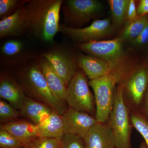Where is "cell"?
Masks as SVG:
<instances>
[{"label": "cell", "instance_id": "1", "mask_svg": "<svg viewBox=\"0 0 148 148\" xmlns=\"http://www.w3.org/2000/svg\"><path fill=\"white\" fill-rule=\"evenodd\" d=\"M62 0H29L27 10V31L43 41L53 42L59 32Z\"/></svg>", "mask_w": 148, "mask_h": 148}, {"label": "cell", "instance_id": "2", "mask_svg": "<svg viewBox=\"0 0 148 148\" xmlns=\"http://www.w3.org/2000/svg\"><path fill=\"white\" fill-rule=\"evenodd\" d=\"M18 77L24 92L31 98L47 105L61 116L68 109L66 101L58 98L51 90L36 61L21 68Z\"/></svg>", "mask_w": 148, "mask_h": 148}, {"label": "cell", "instance_id": "3", "mask_svg": "<svg viewBox=\"0 0 148 148\" xmlns=\"http://www.w3.org/2000/svg\"><path fill=\"white\" fill-rule=\"evenodd\" d=\"M123 86L121 83L116 87L113 107L108 123L113 132L115 147L131 148L132 126L129 108L124 99Z\"/></svg>", "mask_w": 148, "mask_h": 148}, {"label": "cell", "instance_id": "4", "mask_svg": "<svg viewBox=\"0 0 148 148\" xmlns=\"http://www.w3.org/2000/svg\"><path fill=\"white\" fill-rule=\"evenodd\" d=\"M121 77V73L113 71L108 75L88 81L94 92L95 117L98 122L108 123L113 107L116 85Z\"/></svg>", "mask_w": 148, "mask_h": 148}, {"label": "cell", "instance_id": "5", "mask_svg": "<svg viewBox=\"0 0 148 148\" xmlns=\"http://www.w3.org/2000/svg\"><path fill=\"white\" fill-rule=\"evenodd\" d=\"M88 86L84 73L77 71L67 86L66 102L70 108L92 116L95 111V98Z\"/></svg>", "mask_w": 148, "mask_h": 148}, {"label": "cell", "instance_id": "6", "mask_svg": "<svg viewBox=\"0 0 148 148\" xmlns=\"http://www.w3.org/2000/svg\"><path fill=\"white\" fill-rule=\"evenodd\" d=\"M97 0H69L61 6L67 27H81L95 17L102 8Z\"/></svg>", "mask_w": 148, "mask_h": 148}, {"label": "cell", "instance_id": "7", "mask_svg": "<svg viewBox=\"0 0 148 148\" xmlns=\"http://www.w3.org/2000/svg\"><path fill=\"white\" fill-rule=\"evenodd\" d=\"M59 32L81 44L100 41L108 37L112 33L113 27L109 18L94 20L89 26L83 28H71L61 24Z\"/></svg>", "mask_w": 148, "mask_h": 148}, {"label": "cell", "instance_id": "8", "mask_svg": "<svg viewBox=\"0 0 148 148\" xmlns=\"http://www.w3.org/2000/svg\"><path fill=\"white\" fill-rule=\"evenodd\" d=\"M123 43L119 37L113 40L79 44L77 47L88 55L115 65L123 55Z\"/></svg>", "mask_w": 148, "mask_h": 148}, {"label": "cell", "instance_id": "9", "mask_svg": "<svg viewBox=\"0 0 148 148\" xmlns=\"http://www.w3.org/2000/svg\"><path fill=\"white\" fill-rule=\"evenodd\" d=\"M51 64L53 69L63 79L68 86L76 73V58L64 48H54L42 54Z\"/></svg>", "mask_w": 148, "mask_h": 148}, {"label": "cell", "instance_id": "10", "mask_svg": "<svg viewBox=\"0 0 148 148\" xmlns=\"http://www.w3.org/2000/svg\"><path fill=\"white\" fill-rule=\"evenodd\" d=\"M61 116L65 136H77L83 139L90 128L98 122L92 116L70 107Z\"/></svg>", "mask_w": 148, "mask_h": 148}, {"label": "cell", "instance_id": "11", "mask_svg": "<svg viewBox=\"0 0 148 148\" xmlns=\"http://www.w3.org/2000/svg\"><path fill=\"white\" fill-rule=\"evenodd\" d=\"M123 85V92L127 98L125 102L140 110L148 86V69L141 68L135 71Z\"/></svg>", "mask_w": 148, "mask_h": 148}, {"label": "cell", "instance_id": "12", "mask_svg": "<svg viewBox=\"0 0 148 148\" xmlns=\"http://www.w3.org/2000/svg\"><path fill=\"white\" fill-rule=\"evenodd\" d=\"M86 148H114L113 132L108 123L97 122L83 138Z\"/></svg>", "mask_w": 148, "mask_h": 148}, {"label": "cell", "instance_id": "13", "mask_svg": "<svg viewBox=\"0 0 148 148\" xmlns=\"http://www.w3.org/2000/svg\"><path fill=\"white\" fill-rule=\"evenodd\" d=\"M76 58L78 66L90 80L110 73L116 65L101 58L82 53L77 55Z\"/></svg>", "mask_w": 148, "mask_h": 148}, {"label": "cell", "instance_id": "14", "mask_svg": "<svg viewBox=\"0 0 148 148\" xmlns=\"http://www.w3.org/2000/svg\"><path fill=\"white\" fill-rule=\"evenodd\" d=\"M26 96L20 85L6 73L1 74L0 79V97L9 102L16 110H20Z\"/></svg>", "mask_w": 148, "mask_h": 148}, {"label": "cell", "instance_id": "15", "mask_svg": "<svg viewBox=\"0 0 148 148\" xmlns=\"http://www.w3.org/2000/svg\"><path fill=\"white\" fill-rule=\"evenodd\" d=\"M1 127L15 137L24 148H30L34 141L39 137L36 125L29 122L13 121L1 124Z\"/></svg>", "mask_w": 148, "mask_h": 148}, {"label": "cell", "instance_id": "16", "mask_svg": "<svg viewBox=\"0 0 148 148\" xmlns=\"http://www.w3.org/2000/svg\"><path fill=\"white\" fill-rule=\"evenodd\" d=\"M25 5L18 9L10 16L1 20V38L19 36L27 31V14Z\"/></svg>", "mask_w": 148, "mask_h": 148}, {"label": "cell", "instance_id": "17", "mask_svg": "<svg viewBox=\"0 0 148 148\" xmlns=\"http://www.w3.org/2000/svg\"><path fill=\"white\" fill-rule=\"evenodd\" d=\"M36 61L51 90L58 98L66 101L67 86L63 79L43 56L38 58Z\"/></svg>", "mask_w": 148, "mask_h": 148}, {"label": "cell", "instance_id": "18", "mask_svg": "<svg viewBox=\"0 0 148 148\" xmlns=\"http://www.w3.org/2000/svg\"><path fill=\"white\" fill-rule=\"evenodd\" d=\"M53 110L44 103L27 96L19 112L21 116L30 120L33 124L38 125L46 120Z\"/></svg>", "mask_w": 148, "mask_h": 148}, {"label": "cell", "instance_id": "19", "mask_svg": "<svg viewBox=\"0 0 148 148\" xmlns=\"http://www.w3.org/2000/svg\"><path fill=\"white\" fill-rule=\"evenodd\" d=\"M36 127L39 137L62 140L65 136L62 116L54 110L46 120Z\"/></svg>", "mask_w": 148, "mask_h": 148}, {"label": "cell", "instance_id": "20", "mask_svg": "<svg viewBox=\"0 0 148 148\" xmlns=\"http://www.w3.org/2000/svg\"><path fill=\"white\" fill-rule=\"evenodd\" d=\"M148 21L147 15L138 16L131 21H126L120 38L123 42H132L143 32Z\"/></svg>", "mask_w": 148, "mask_h": 148}, {"label": "cell", "instance_id": "21", "mask_svg": "<svg viewBox=\"0 0 148 148\" xmlns=\"http://www.w3.org/2000/svg\"><path fill=\"white\" fill-rule=\"evenodd\" d=\"M130 0H109L111 16L113 22L120 26L126 21V13Z\"/></svg>", "mask_w": 148, "mask_h": 148}, {"label": "cell", "instance_id": "22", "mask_svg": "<svg viewBox=\"0 0 148 148\" xmlns=\"http://www.w3.org/2000/svg\"><path fill=\"white\" fill-rule=\"evenodd\" d=\"M130 121L132 126L142 135L148 147V121L140 110L131 114Z\"/></svg>", "mask_w": 148, "mask_h": 148}, {"label": "cell", "instance_id": "23", "mask_svg": "<svg viewBox=\"0 0 148 148\" xmlns=\"http://www.w3.org/2000/svg\"><path fill=\"white\" fill-rule=\"evenodd\" d=\"M28 1L19 0H1L0 18H6L14 13L18 9L25 5Z\"/></svg>", "mask_w": 148, "mask_h": 148}, {"label": "cell", "instance_id": "24", "mask_svg": "<svg viewBox=\"0 0 148 148\" xmlns=\"http://www.w3.org/2000/svg\"><path fill=\"white\" fill-rule=\"evenodd\" d=\"M24 49V45L18 40H11L6 42L1 48V52L8 58H14L21 54Z\"/></svg>", "mask_w": 148, "mask_h": 148}, {"label": "cell", "instance_id": "25", "mask_svg": "<svg viewBox=\"0 0 148 148\" xmlns=\"http://www.w3.org/2000/svg\"><path fill=\"white\" fill-rule=\"evenodd\" d=\"M20 112L8 103L6 101L3 100L0 101V121L1 123L8 121L12 122V121L16 119L20 115Z\"/></svg>", "mask_w": 148, "mask_h": 148}, {"label": "cell", "instance_id": "26", "mask_svg": "<svg viewBox=\"0 0 148 148\" xmlns=\"http://www.w3.org/2000/svg\"><path fill=\"white\" fill-rule=\"evenodd\" d=\"M18 140L8 131L1 127L0 148H22Z\"/></svg>", "mask_w": 148, "mask_h": 148}, {"label": "cell", "instance_id": "27", "mask_svg": "<svg viewBox=\"0 0 148 148\" xmlns=\"http://www.w3.org/2000/svg\"><path fill=\"white\" fill-rule=\"evenodd\" d=\"M62 140L38 137L34 141L29 148H61Z\"/></svg>", "mask_w": 148, "mask_h": 148}, {"label": "cell", "instance_id": "28", "mask_svg": "<svg viewBox=\"0 0 148 148\" xmlns=\"http://www.w3.org/2000/svg\"><path fill=\"white\" fill-rule=\"evenodd\" d=\"M61 148H86L82 138L77 136H64Z\"/></svg>", "mask_w": 148, "mask_h": 148}, {"label": "cell", "instance_id": "29", "mask_svg": "<svg viewBox=\"0 0 148 148\" xmlns=\"http://www.w3.org/2000/svg\"><path fill=\"white\" fill-rule=\"evenodd\" d=\"M132 45L142 47L148 45V21L141 34L131 42Z\"/></svg>", "mask_w": 148, "mask_h": 148}, {"label": "cell", "instance_id": "30", "mask_svg": "<svg viewBox=\"0 0 148 148\" xmlns=\"http://www.w3.org/2000/svg\"><path fill=\"white\" fill-rule=\"evenodd\" d=\"M138 17L135 1L130 0L126 16V21L134 20Z\"/></svg>", "mask_w": 148, "mask_h": 148}, {"label": "cell", "instance_id": "31", "mask_svg": "<svg viewBox=\"0 0 148 148\" xmlns=\"http://www.w3.org/2000/svg\"><path fill=\"white\" fill-rule=\"evenodd\" d=\"M140 110L148 121V86L144 95Z\"/></svg>", "mask_w": 148, "mask_h": 148}, {"label": "cell", "instance_id": "32", "mask_svg": "<svg viewBox=\"0 0 148 148\" xmlns=\"http://www.w3.org/2000/svg\"><path fill=\"white\" fill-rule=\"evenodd\" d=\"M138 16L148 14V0H141L137 8Z\"/></svg>", "mask_w": 148, "mask_h": 148}, {"label": "cell", "instance_id": "33", "mask_svg": "<svg viewBox=\"0 0 148 148\" xmlns=\"http://www.w3.org/2000/svg\"><path fill=\"white\" fill-rule=\"evenodd\" d=\"M139 148H148V147L145 142L143 141L140 144Z\"/></svg>", "mask_w": 148, "mask_h": 148}, {"label": "cell", "instance_id": "34", "mask_svg": "<svg viewBox=\"0 0 148 148\" xmlns=\"http://www.w3.org/2000/svg\"><path fill=\"white\" fill-rule=\"evenodd\" d=\"M116 148V147H115V148Z\"/></svg>", "mask_w": 148, "mask_h": 148}, {"label": "cell", "instance_id": "35", "mask_svg": "<svg viewBox=\"0 0 148 148\" xmlns=\"http://www.w3.org/2000/svg\"></svg>", "mask_w": 148, "mask_h": 148}]
</instances>
